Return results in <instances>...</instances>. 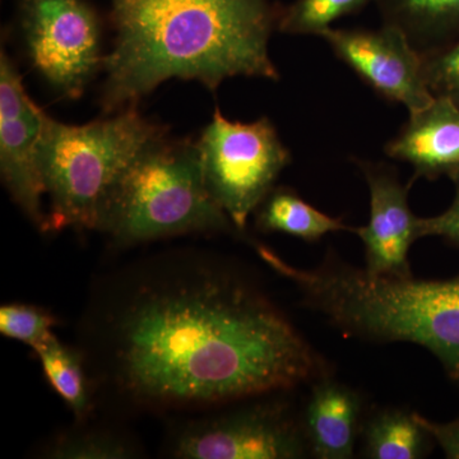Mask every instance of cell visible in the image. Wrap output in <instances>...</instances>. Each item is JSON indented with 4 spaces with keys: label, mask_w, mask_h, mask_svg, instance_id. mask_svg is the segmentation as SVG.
Here are the masks:
<instances>
[{
    "label": "cell",
    "mask_w": 459,
    "mask_h": 459,
    "mask_svg": "<svg viewBox=\"0 0 459 459\" xmlns=\"http://www.w3.org/2000/svg\"><path fill=\"white\" fill-rule=\"evenodd\" d=\"M138 455L137 444L126 434L95 428L57 435L45 449L48 458L56 459H128Z\"/></svg>",
    "instance_id": "e0dca14e"
},
{
    "label": "cell",
    "mask_w": 459,
    "mask_h": 459,
    "mask_svg": "<svg viewBox=\"0 0 459 459\" xmlns=\"http://www.w3.org/2000/svg\"><path fill=\"white\" fill-rule=\"evenodd\" d=\"M356 164L370 192L369 222L351 230L364 244V270L373 276H412L409 253L420 238V217L410 208V186L401 183L392 166L360 160Z\"/></svg>",
    "instance_id": "30bf717a"
},
{
    "label": "cell",
    "mask_w": 459,
    "mask_h": 459,
    "mask_svg": "<svg viewBox=\"0 0 459 459\" xmlns=\"http://www.w3.org/2000/svg\"><path fill=\"white\" fill-rule=\"evenodd\" d=\"M234 229L205 186L198 144L166 134L151 141L124 172L99 226L124 247Z\"/></svg>",
    "instance_id": "277c9868"
},
{
    "label": "cell",
    "mask_w": 459,
    "mask_h": 459,
    "mask_svg": "<svg viewBox=\"0 0 459 459\" xmlns=\"http://www.w3.org/2000/svg\"><path fill=\"white\" fill-rule=\"evenodd\" d=\"M386 155L412 166L419 178L449 179L459 174V108L451 100L434 98L385 144Z\"/></svg>",
    "instance_id": "8fae6325"
},
{
    "label": "cell",
    "mask_w": 459,
    "mask_h": 459,
    "mask_svg": "<svg viewBox=\"0 0 459 459\" xmlns=\"http://www.w3.org/2000/svg\"><path fill=\"white\" fill-rule=\"evenodd\" d=\"M376 0H295L282 8L279 31L289 35H322L340 18L358 13Z\"/></svg>",
    "instance_id": "ac0fdd59"
},
{
    "label": "cell",
    "mask_w": 459,
    "mask_h": 459,
    "mask_svg": "<svg viewBox=\"0 0 459 459\" xmlns=\"http://www.w3.org/2000/svg\"><path fill=\"white\" fill-rule=\"evenodd\" d=\"M255 223L263 232H282L310 243L331 232L352 230L342 219L322 212L286 186L272 189L263 199L255 210Z\"/></svg>",
    "instance_id": "9a60e30c"
},
{
    "label": "cell",
    "mask_w": 459,
    "mask_h": 459,
    "mask_svg": "<svg viewBox=\"0 0 459 459\" xmlns=\"http://www.w3.org/2000/svg\"><path fill=\"white\" fill-rule=\"evenodd\" d=\"M205 186L238 231L292 157L268 117L230 122L216 108L197 142Z\"/></svg>",
    "instance_id": "5b68a950"
},
{
    "label": "cell",
    "mask_w": 459,
    "mask_h": 459,
    "mask_svg": "<svg viewBox=\"0 0 459 459\" xmlns=\"http://www.w3.org/2000/svg\"><path fill=\"white\" fill-rule=\"evenodd\" d=\"M362 455L371 459H419L431 451L433 437L418 413L388 409L374 413L361 428Z\"/></svg>",
    "instance_id": "5bb4252c"
},
{
    "label": "cell",
    "mask_w": 459,
    "mask_h": 459,
    "mask_svg": "<svg viewBox=\"0 0 459 459\" xmlns=\"http://www.w3.org/2000/svg\"><path fill=\"white\" fill-rule=\"evenodd\" d=\"M283 402L247 404L190 422L175 435L172 457L181 459H296L307 455L303 424Z\"/></svg>",
    "instance_id": "52a82bcc"
},
{
    "label": "cell",
    "mask_w": 459,
    "mask_h": 459,
    "mask_svg": "<svg viewBox=\"0 0 459 459\" xmlns=\"http://www.w3.org/2000/svg\"><path fill=\"white\" fill-rule=\"evenodd\" d=\"M44 113L23 87L22 75L4 50L0 56V172L18 207L44 231L47 195L40 165Z\"/></svg>",
    "instance_id": "ba28073f"
},
{
    "label": "cell",
    "mask_w": 459,
    "mask_h": 459,
    "mask_svg": "<svg viewBox=\"0 0 459 459\" xmlns=\"http://www.w3.org/2000/svg\"><path fill=\"white\" fill-rule=\"evenodd\" d=\"M17 11L36 71L65 98H81L104 66L95 9L84 0H17Z\"/></svg>",
    "instance_id": "8992f818"
},
{
    "label": "cell",
    "mask_w": 459,
    "mask_h": 459,
    "mask_svg": "<svg viewBox=\"0 0 459 459\" xmlns=\"http://www.w3.org/2000/svg\"><path fill=\"white\" fill-rule=\"evenodd\" d=\"M56 316L33 305L14 303L0 307V333L27 344L33 351L56 336Z\"/></svg>",
    "instance_id": "d6986e66"
},
{
    "label": "cell",
    "mask_w": 459,
    "mask_h": 459,
    "mask_svg": "<svg viewBox=\"0 0 459 459\" xmlns=\"http://www.w3.org/2000/svg\"><path fill=\"white\" fill-rule=\"evenodd\" d=\"M385 25L394 26L419 53L459 36V0H376Z\"/></svg>",
    "instance_id": "4fadbf2b"
},
{
    "label": "cell",
    "mask_w": 459,
    "mask_h": 459,
    "mask_svg": "<svg viewBox=\"0 0 459 459\" xmlns=\"http://www.w3.org/2000/svg\"><path fill=\"white\" fill-rule=\"evenodd\" d=\"M358 392L323 376L313 385L305 407L303 429L314 457L350 459L364 422Z\"/></svg>",
    "instance_id": "7c38bea8"
},
{
    "label": "cell",
    "mask_w": 459,
    "mask_h": 459,
    "mask_svg": "<svg viewBox=\"0 0 459 459\" xmlns=\"http://www.w3.org/2000/svg\"><path fill=\"white\" fill-rule=\"evenodd\" d=\"M334 56L350 66L377 95L422 110L434 100L422 74L421 53L394 26L377 30L328 29L320 35Z\"/></svg>",
    "instance_id": "9c48e42d"
},
{
    "label": "cell",
    "mask_w": 459,
    "mask_h": 459,
    "mask_svg": "<svg viewBox=\"0 0 459 459\" xmlns=\"http://www.w3.org/2000/svg\"><path fill=\"white\" fill-rule=\"evenodd\" d=\"M51 388L62 397L75 418L83 420L92 410L89 377L80 353L53 336L35 350Z\"/></svg>",
    "instance_id": "2e32d148"
},
{
    "label": "cell",
    "mask_w": 459,
    "mask_h": 459,
    "mask_svg": "<svg viewBox=\"0 0 459 459\" xmlns=\"http://www.w3.org/2000/svg\"><path fill=\"white\" fill-rule=\"evenodd\" d=\"M455 184V198L446 212L420 219V238L437 237L446 238L459 247V174L451 179Z\"/></svg>",
    "instance_id": "44dd1931"
},
{
    "label": "cell",
    "mask_w": 459,
    "mask_h": 459,
    "mask_svg": "<svg viewBox=\"0 0 459 459\" xmlns=\"http://www.w3.org/2000/svg\"><path fill=\"white\" fill-rule=\"evenodd\" d=\"M113 50L104 57L105 114L137 105L171 80L214 91L226 78L279 81L268 44L282 8L274 0H110Z\"/></svg>",
    "instance_id": "7a4b0ae2"
},
{
    "label": "cell",
    "mask_w": 459,
    "mask_h": 459,
    "mask_svg": "<svg viewBox=\"0 0 459 459\" xmlns=\"http://www.w3.org/2000/svg\"><path fill=\"white\" fill-rule=\"evenodd\" d=\"M419 416L420 422L427 428L435 442L446 453V458L459 459V419L446 424H437L424 416Z\"/></svg>",
    "instance_id": "7402d4cb"
},
{
    "label": "cell",
    "mask_w": 459,
    "mask_h": 459,
    "mask_svg": "<svg viewBox=\"0 0 459 459\" xmlns=\"http://www.w3.org/2000/svg\"><path fill=\"white\" fill-rule=\"evenodd\" d=\"M166 126L138 113L137 105L84 126L56 122L48 115L40 165L50 208L44 231L99 230L117 181L138 153Z\"/></svg>",
    "instance_id": "3957f363"
},
{
    "label": "cell",
    "mask_w": 459,
    "mask_h": 459,
    "mask_svg": "<svg viewBox=\"0 0 459 459\" xmlns=\"http://www.w3.org/2000/svg\"><path fill=\"white\" fill-rule=\"evenodd\" d=\"M422 74L434 98L451 100L459 108V36L421 54Z\"/></svg>",
    "instance_id": "ffe728a7"
},
{
    "label": "cell",
    "mask_w": 459,
    "mask_h": 459,
    "mask_svg": "<svg viewBox=\"0 0 459 459\" xmlns=\"http://www.w3.org/2000/svg\"><path fill=\"white\" fill-rule=\"evenodd\" d=\"M107 385L150 409L205 407L291 389L325 364L252 281L214 259H150L92 318Z\"/></svg>",
    "instance_id": "6da1fadb"
}]
</instances>
